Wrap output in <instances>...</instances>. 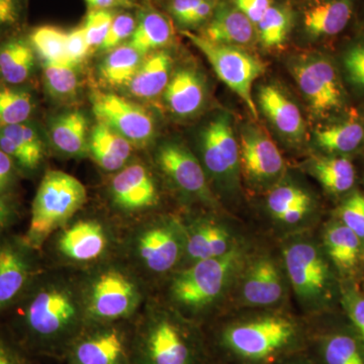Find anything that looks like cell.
Returning <instances> with one entry per match:
<instances>
[{
    "label": "cell",
    "instance_id": "10",
    "mask_svg": "<svg viewBox=\"0 0 364 364\" xmlns=\"http://www.w3.org/2000/svg\"><path fill=\"white\" fill-rule=\"evenodd\" d=\"M181 33L205 55L218 77L241 98L257 119V107L251 91L256 79L264 73V63L240 47L217 44L188 31Z\"/></svg>",
    "mask_w": 364,
    "mask_h": 364
},
{
    "label": "cell",
    "instance_id": "46",
    "mask_svg": "<svg viewBox=\"0 0 364 364\" xmlns=\"http://www.w3.org/2000/svg\"><path fill=\"white\" fill-rule=\"evenodd\" d=\"M90 50L83 26L73 28L70 33H67L66 52L69 63L77 65L85 59Z\"/></svg>",
    "mask_w": 364,
    "mask_h": 364
},
{
    "label": "cell",
    "instance_id": "55",
    "mask_svg": "<svg viewBox=\"0 0 364 364\" xmlns=\"http://www.w3.org/2000/svg\"><path fill=\"white\" fill-rule=\"evenodd\" d=\"M277 364H316L315 361L308 352L303 351L301 353L294 354L291 358L284 359V360L280 361Z\"/></svg>",
    "mask_w": 364,
    "mask_h": 364
},
{
    "label": "cell",
    "instance_id": "5",
    "mask_svg": "<svg viewBox=\"0 0 364 364\" xmlns=\"http://www.w3.org/2000/svg\"><path fill=\"white\" fill-rule=\"evenodd\" d=\"M282 259L291 291L306 315L330 312L340 301V279L321 240L306 232L282 243Z\"/></svg>",
    "mask_w": 364,
    "mask_h": 364
},
{
    "label": "cell",
    "instance_id": "29",
    "mask_svg": "<svg viewBox=\"0 0 364 364\" xmlns=\"http://www.w3.org/2000/svg\"><path fill=\"white\" fill-rule=\"evenodd\" d=\"M315 139L318 147L328 155L348 156L364 145V119L350 114L342 121L316 131Z\"/></svg>",
    "mask_w": 364,
    "mask_h": 364
},
{
    "label": "cell",
    "instance_id": "30",
    "mask_svg": "<svg viewBox=\"0 0 364 364\" xmlns=\"http://www.w3.org/2000/svg\"><path fill=\"white\" fill-rule=\"evenodd\" d=\"M172 59L169 53L158 50L142 60L135 75L128 83L131 95L138 98L156 97L170 80Z\"/></svg>",
    "mask_w": 364,
    "mask_h": 364
},
{
    "label": "cell",
    "instance_id": "12",
    "mask_svg": "<svg viewBox=\"0 0 364 364\" xmlns=\"http://www.w3.org/2000/svg\"><path fill=\"white\" fill-rule=\"evenodd\" d=\"M291 73L315 116H339L345 111L346 90L331 60L322 55L299 59L291 67Z\"/></svg>",
    "mask_w": 364,
    "mask_h": 364
},
{
    "label": "cell",
    "instance_id": "18",
    "mask_svg": "<svg viewBox=\"0 0 364 364\" xmlns=\"http://www.w3.org/2000/svg\"><path fill=\"white\" fill-rule=\"evenodd\" d=\"M183 224L186 245L182 268L225 255L244 242L234 226L215 218H196Z\"/></svg>",
    "mask_w": 364,
    "mask_h": 364
},
{
    "label": "cell",
    "instance_id": "33",
    "mask_svg": "<svg viewBox=\"0 0 364 364\" xmlns=\"http://www.w3.org/2000/svg\"><path fill=\"white\" fill-rule=\"evenodd\" d=\"M53 145L69 156H80L88 151V122L85 114L72 111L60 114L50 127Z\"/></svg>",
    "mask_w": 364,
    "mask_h": 364
},
{
    "label": "cell",
    "instance_id": "26",
    "mask_svg": "<svg viewBox=\"0 0 364 364\" xmlns=\"http://www.w3.org/2000/svg\"><path fill=\"white\" fill-rule=\"evenodd\" d=\"M255 35V26L236 6L222 4L215 9L212 20L203 37L217 44L243 46L251 44Z\"/></svg>",
    "mask_w": 364,
    "mask_h": 364
},
{
    "label": "cell",
    "instance_id": "44",
    "mask_svg": "<svg viewBox=\"0 0 364 364\" xmlns=\"http://www.w3.org/2000/svg\"><path fill=\"white\" fill-rule=\"evenodd\" d=\"M114 18V14L109 9H90L86 16L85 26H82L90 49L102 46Z\"/></svg>",
    "mask_w": 364,
    "mask_h": 364
},
{
    "label": "cell",
    "instance_id": "17",
    "mask_svg": "<svg viewBox=\"0 0 364 364\" xmlns=\"http://www.w3.org/2000/svg\"><path fill=\"white\" fill-rule=\"evenodd\" d=\"M35 252L23 238L0 235V312L11 308L39 274Z\"/></svg>",
    "mask_w": 364,
    "mask_h": 364
},
{
    "label": "cell",
    "instance_id": "11",
    "mask_svg": "<svg viewBox=\"0 0 364 364\" xmlns=\"http://www.w3.org/2000/svg\"><path fill=\"white\" fill-rule=\"evenodd\" d=\"M124 322L88 324L67 347V364H134V329Z\"/></svg>",
    "mask_w": 364,
    "mask_h": 364
},
{
    "label": "cell",
    "instance_id": "24",
    "mask_svg": "<svg viewBox=\"0 0 364 364\" xmlns=\"http://www.w3.org/2000/svg\"><path fill=\"white\" fill-rule=\"evenodd\" d=\"M355 0H318L304 11V28L313 38L343 33L353 18Z\"/></svg>",
    "mask_w": 364,
    "mask_h": 364
},
{
    "label": "cell",
    "instance_id": "31",
    "mask_svg": "<svg viewBox=\"0 0 364 364\" xmlns=\"http://www.w3.org/2000/svg\"><path fill=\"white\" fill-rule=\"evenodd\" d=\"M309 171L333 196L351 193L356 181V172L349 156L325 155L313 158Z\"/></svg>",
    "mask_w": 364,
    "mask_h": 364
},
{
    "label": "cell",
    "instance_id": "48",
    "mask_svg": "<svg viewBox=\"0 0 364 364\" xmlns=\"http://www.w3.org/2000/svg\"><path fill=\"white\" fill-rule=\"evenodd\" d=\"M0 364H32L16 339L0 333Z\"/></svg>",
    "mask_w": 364,
    "mask_h": 364
},
{
    "label": "cell",
    "instance_id": "28",
    "mask_svg": "<svg viewBox=\"0 0 364 364\" xmlns=\"http://www.w3.org/2000/svg\"><path fill=\"white\" fill-rule=\"evenodd\" d=\"M205 98L202 79L191 68L177 70L164 90V100L170 111L179 117L196 114L202 109Z\"/></svg>",
    "mask_w": 364,
    "mask_h": 364
},
{
    "label": "cell",
    "instance_id": "53",
    "mask_svg": "<svg viewBox=\"0 0 364 364\" xmlns=\"http://www.w3.org/2000/svg\"><path fill=\"white\" fill-rule=\"evenodd\" d=\"M16 208L4 195H0V232L11 226L16 219Z\"/></svg>",
    "mask_w": 364,
    "mask_h": 364
},
{
    "label": "cell",
    "instance_id": "19",
    "mask_svg": "<svg viewBox=\"0 0 364 364\" xmlns=\"http://www.w3.org/2000/svg\"><path fill=\"white\" fill-rule=\"evenodd\" d=\"M156 160L163 173L179 191L203 202L213 203L207 173L188 148L178 143L163 144L157 151Z\"/></svg>",
    "mask_w": 364,
    "mask_h": 364
},
{
    "label": "cell",
    "instance_id": "25",
    "mask_svg": "<svg viewBox=\"0 0 364 364\" xmlns=\"http://www.w3.org/2000/svg\"><path fill=\"white\" fill-rule=\"evenodd\" d=\"M258 100L261 109L282 135L299 141L305 131L303 116L296 105L275 85L260 88Z\"/></svg>",
    "mask_w": 364,
    "mask_h": 364
},
{
    "label": "cell",
    "instance_id": "14",
    "mask_svg": "<svg viewBox=\"0 0 364 364\" xmlns=\"http://www.w3.org/2000/svg\"><path fill=\"white\" fill-rule=\"evenodd\" d=\"M240 171L256 191H268L282 181L284 160L269 135L258 126L245 127L240 134Z\"/></svg>",
    "mask_w": 364,
    "mask_h": 364
},
{
    "label": "cell",
    "instance_id": "3",
    "mask_svg": "<svg viewBox=\"0 0 364 364\" xmlns=\"http://www.w3.org/2000/svg\"><path fill=\"white\" fill-rule=\"evenodd\" d=\"M249 253L243 242L225 255L176 270L169 282L170 306L195 323L207 317L231 298Z\"/></svg>",
    "mask_w": 364,
    "mask_h": 364
},
{
    "label": "cell",
    "instance_id": "34",
    "mask_svg": "<svg viewBox=\"0 0 364 364\" xmlns=\"http://www.w3.org/2000/svg\"><path fill=\"white\" fill-rule=\"evenodd\" d=\"M172 35L173 30L168 18L157 11H149L136 23L129 45L141 54H147L168 45Z\"/></svg>",
    "mask_w": 364,
    "mask_h": 364
},
{
    "label": "cell",
    "instance_id": "23",
    "mask_svg": "<svg viewBox=\"0 0 364 364\" xmlns=\"http://www.w3.org/2000/svg\"><path fill=\"white\" fill-rule=\"evenodd\" d=\"M0 150L13 158L18 169L32 172L45 156V145L37 129L26 123L0 124Z\"/></svg>",
    "mask_w": 364,
    "mask_h": 364
},
{
    "label": "cell",
    "instance_id": "20",
    "mask_svg": "<svg viewBox=\"0 0 364 364\" xmlns=\"http://www.w3.org/2000/svg\"><path fill=\"white\" fill-rule=\"evenodd\" d=\"M112 203L126 214H136L155 207L159 200L156 182L150 170L141 164L126 165L109 184Z\"/></svg>",
    "mask_w": 364,
    "mask_h": 364
},
{
    "label": "cell",
    "instance_id": "8",
    "mask_svg": "<svg viewBox=\"0 0 364 364\" xmlns=\"http://www.w3.org/2000/svg\"><path fill=\"white\" fill-rule=\"evenodd\" d=\"M183 222L173 217H160L136 228L128 242L134 265L153 277L174 273L186 253Z\"/></svg>",
    "mask_w": 364,
    "mask_h": 364
},
{
    "label": "cell",
    "instance_id": "51",
    "mask_svg": "<svg viewBox=\"0 0 364 364\" xmlns=\"http://www.w3.org/2000/svg\"><path fill=\"white\" fill-rule=\"evenodd\" d=\"M203 1V0H171L169 4L170 14L181 25H183L189 14Z\"/></svg>",
    "mask_w": 364,
    "mask_h": 364
},
{
    "label": "cell",
    "instance_id": "37",
    "mask_svg": "<svg viewBox=\"0 0 364 364\" xmlns=\"http://www.w3.org/2000/svg\"><path fill=\"white\" fill-rule=\"evenodd\" d=\"M310 203H315L311 193L291 182L279 181L270 189L267 200L268 213L277 223L293 208Z\"/></svg>",
    "mask_w": 364,
    "mask_h": 364
},
{
    "label": "cell",
    "instance_id": "38",
    "mask_svg": "<svg viewBox=\"0 0 364 364\" xmlns=\"http://www.w3.org/2000/svg\"><path fill=\"white\" fill-rule=\"evenodd\" d=\"M28 41L44 62L69 63L66 52L67 33L61 28L53 26H38L31 33Z\"/></svg>",
    "mask_w": 364,
    "mask_h": 364
},
{
    "label": "cell",
    "instance_id": "22",
    "mask_svg": "<svg viewBox=\"0 0 364 364\" xmlns=\"http://www.w3.org/2000/svg\"><path fill=\"white\" fill-rule=\"evenodd\" d=\"M310 343L316 364H364V343L350 324L320 329L315 334L309 329Z\"/></svg>",
    "mask_w": 364,
    "mask_h": 364
},
{
    "label": "cell",
    "instance_id": "32",
    "mask_svg": "<svg viewBox=\"0 0 364 364\" xmlns=\"http://www.w3.org/2000/svg\"><path fill=\"white\" fill-rule=\"evenodd\" d=\"M36 52L30 41L11 38L0 44V78L9 85H21L32 75Z\"/></svg>",
    "mask_w": 364,
    "mask_h": 364
},
{
    "label": "cell",
    "instance_id": "21",
    "mask_svg": "<svg viewBox=\"0 0 364 364\" xmlns=\"http://www.w3.org/2000/svg\"><path fill=\"white\" fill-rule=\"evenodd\" d=\"M321 243L340 280L358 282L364 273V247L358 237L334 218L325 225Z\"/></svg>",
    "mask_w": 364,
    "mask_h": 364
},
{
    "label": "cell",
    "instance_id": "35",
    "mask_svg": "<svg viewBox=\"0 0 364 364\" xmlns=\"http://www.w3.org/2000/svg\"><path fill=\"white\" fill-rule=\"evenodd\" d=\"M142 55L130 45L114 48L100 67L102 80L111 86L128 85L142 63Z\"/></svg>",
    "mask_w": 364,
    "mask_h": 364
},
{
    "label": "cell",
    "instance_id": "41",
    "mask_svg": "<svg viewBox=\"0 0 364 364\" xmlns=\"http://www.w3.org/2000/svg\"><path fill=\"white\" fill-rule=\"evenodd\" d=\"M339 304L348 318L349 324L364 343V291L358 282L340 280Z\"/></svg>",
    "mask_w": 364,
    "mask_h": 364
},
{
    "label": "cell",
    "instance_id": "6",
    "mask_svg": "<svg viewBox=\"0 0 364 364\" xmlns=\"http://www.w3.org/2000/svg\"><path fill=\"white\" fill-rule=\"evenodd\" d=\"M80 286L87 325L124 322L133 317L143 303L140 279L121 263L95 265L80 280Z\"/></svg>",
    "mask_w": 364,
    "mask_h": 364
},
{
    "label": "cell",
    "instance_id": "16",
    "mask_svg": "<svg viewBox=\"0 0 364 364\" xmlns=\"http://www.w3.org/2000/svg\"><path fill=\"white\" fill-rule=\"evenodd\" d=\"M92 111L100 123L117 132L133 146H145L154 136V119L149 112L114 93H93Z\"/></svg>",
    "mask_w": 364,
    "mask_h": 364
},
{
    "label": "cell",
    "instance_id": "40",
    "mask_svg": "<svg viewBox=\"0 0 364 364\" xmlns=\"http://www.w3.org/2000/svg\"><path fill=\"white\" fill-rule=\"evenodd\" d=\"M43 75L46 87L52 97L69 98L76 95L78 75L73 64L44 62Z\"/></svg>",
    "mask_w": 364,
    "mask_h": 364
},
{
    "label": "cell",
    "instance_id": "42",
    "mask_svg": "<svg viewBox=\"0 0 364 364\" xmlns=\"http://www.w3.org/2000/svg\"><path fill=\"white\" fill-rule=\"evenodd\" d=\"M341 65L345 79L364 97V38L347 46L342 53Z\"/></svg>",
    "mask_w": 364,
    "mask_h": 364
},
{
    "label": "cell",
    "instance_id": "27",
    "mask_svg": "<svg viewBox=\"0 0 364 364\" xmlns=\"http://www.w3.org/2000/svg\"><path fill=\"white\" fill-rule=\"evenodd\" d=\"M132 151L130 141L107 124L98 122L93 127L88 139V153L105 171L117 172L124 168Z\"/></svg>",
    "mask_w": 364,
    "mask_h": 364
},
{
    "label": "cell",
    "instance_id": "47",
    "mask_svg": "<svg viewBox=\"0 0 364 364\" xmlns=\"http://www.w3.org/2000/svg\"><path fill=\"white\" fill-rule=\"evenodd\" d=\"M23 11L25 0H0V35L20 25Z\"/></svg>",
    "mask_w": 364,
    "mask_h": 364
},
{
    "label": "cell",
    "instance_id": "45",
    "mask_svg": "<svg viewBox=\"0 0 364 364\" xmlns=\"http://www.w3.org/2000/svg\"><path fill=\"white\" fill-rule=\"evenodd\" d=\"M136 26L135 18L129 14H119L114 16L109 33L100 48L105 51H112L119 47L123 41L131 38Z\"/></svg>",
    "mask_w": 364,
    "mask_h": 364
},
{
    "label": "cell",
    "instance_id": "2",
    "mask_svg": "<svg viewBox=\"0 0 364 364\" xmlns=\"http://www.w3.org/2000/svg\"><path fill=\"white\" fill-rule=\"evenodd\" d=\"M214 344L229 364H277L309 346V328L284 308L246 309L215 329Z\"/></svg>",
    "mask_w": 364,
    "mask_h": 364
},
{
    "label": "cell",
    "instance_id": "52",
    "mask_svg": "<svg viewBox=\"0 0 364 364\" xmlns=\"http://www.w3.org/2000/svg\"><path fill=\"white\" fill-rule=\"evenodd\" d=\"M215 9V0H203L202 4L196 7L193 13L189 14L182 26H193L200 25L203 21H208L214 14Z\"/></svg>",
    "mask_w": 364,
    "mask_h": 364
},
{
    "label": "cell",
    "instance_id": "39",
    "mask_svg": "<svg viewBox=\"0 0 364 364\" xmlns=\"http://www.w3.org/2000/svg\"><path fill=\"white\" fill-rule=\"evenodd\" d=\"M255 26L260 42L265 48L282 47L291 31V11L286 6L272 4Z\"/></svg>",
    "mask_w": 364,
    "mask_h": 364
},
{
    "label": "cell",
    "instance_id": "1",
    "mask_svg": "<svg viewBox=\"0 0 364 364\" xmlns=\"http://www.w3.org/2000/svg\"><path fill=\"white\" fill-rule=\"evenodd\" d=\"M13 306L16 341L25 350L63 355L87 325L80 282L59 273H39Z\"/></svg>",
    "mask_w": 364,
    "mask_h": 364
},
{
    "label": "cell",
    "instance_id": "13",
    "mask_svg": "<svg viewBox=\"0 0 364 364\" xmlns=\"http://www.w3.org/2000/svg\"><path fill=\"white\" fill-rule=\"evenodd\" d=\"M203 169L222 191L236 193L240 182V150L235 138L231 119L221 114L203 133Z\"/></svg>",
    "mask_w": 364,
    "mask_h": 364
},
{
    "label": "cell",
    "instance_id": "4",
    "mask_svg": "<svg viewBox=\"0 0 364 364\" xmlns=\"http://www.w3.org/2000/svg\"><path fill=\"white\" fill-rule=\"evenodd\" d=\"M134 364H208L202 332L172 306H151L134 329Z\"/></svg>",
    "mask_w": 364,
    "mask_h": 364
},
{
    "label": "cell",
    "instance_id": "9",
    "mask_svg": "<svg viewBox=\"0 0 364 364\" xmlns=\"http://www.w3.org/2000/svg\"><path fill=\"white\" fill-rule=\"evenodd\" d=\"M291 286L282 258L250 252L235 284L233 298L243 309L284 308Z\"/></svg>",
    "mask_w": 364,
    "mask_h": 364
},
{
    "label": "cell",
    "instance_id": "56",
    "mask_svg": "<svg viewBox=\"0 0 364 364\" xmlns=\"http://www.w3.org/2000/svg\"><path fill=\"white\" fill-rule=\"evenodd\" d=\"M363 23H364V18H363Z\"/></svg>",
    "mask_w": 364,
    "mask_h": 364
},
{
    "label": "cell",
    "instance_id": "57",
    "mask_svg": "<svg viewBox=\"0 0 364 364\" xmlns=\"http://www.w3.org/2000/svg\"><path fill=\"white\" fill-rule=\"evenodd\" d=\"M208 364H210V363H208Z\"/></svg>",
    "mask_w": 364,
    "mask_h": 364
},
{
    "label": "cell",
    "instance_id": "15",
    "mask_svg": "<svg viewBox=\"0 0 364 364\" xmlns=\"http://www.w3.org/2000/svg\"><path fill=\"white\" fill-rule=\"evenodd\" d=\"M112 246L109 226L97 219L68 222L57 231L55 252L68 264H97L105 259Z\"/></svg>",
    "mask_w": 364,
    "mask_h": 364
},
{
    "label": "cell",
    "instance_id": "36",
    "mask_svg": "<svg viewBox=\"0 0 364 364\" xmlns=\"http://www.w3.org/2000/svg\"><path fill=\"white\" fill-rule=\"evenodd\" d=\"M18 86H0V124L26 123L35 111L31 91Z\"/></svg>",
    "mask_w": 364,
    "mask_h": 364
},
{
    "label": "cell",
    "instance_id": "49",
    "mask_svg": "<svg viewBox=\"0 0 364 364\" xmlns=\"http://www.w3.org/2000/svg\"><path fill=\"white\" fill-rule=\"evenodd\" d=\"M234 4L254 26L259 23L268 9L272 6V0H234Z\"/></svg>",
    "mask_w": 364,
    "mask_h": 364
},
{
    "label": "cell",
    "instance_id": "43",
    "mask_svg": "<svg viewBox=\"0 0 364 364\" xmlns=\"http://www.w3.org/2000/svg\"><path fill=\"white\" fill-rule=\"evenodd\" d=\"M336 219L350 229L364 247V195L352 191L337 210Z\"/></svg>",
    "mask_w": 364,
    "mask_h": 364
},
{
    "label": "cell",
    "instance_id": "54",
    "mask_svg": "<svg viewBox=\"0 0 364 364\" xmlns=\"http://www.w3.org/2000/svg\"><path fill=\"white\" fill-rule=\"evenodd\" d=\"M90 9H109L114 7L134 6L133 0H85Z\"/></svg>",
    "mask_w": 364,
    "mask_h": 364
},
{
    "label": "cell",
    "instance_id": "7",
    "mask_svg": "<svg viewBox=\"0 0 364 364\" xmlns=\"http://www.w3.org/2000/svg\"><path fill=\"white\" fill-rule=\"evenodd\" d=\"M86 198L85 186L76 177L60 170L46 172L33 200L30 226L23 240L39 251L53 234L70 222Z\"/></svg>",
    "mask_w": 364,
    "mask_h": 364
},
{
    "label": "cell",
    "instance_id": "50",
    "mask_svg": "<svg viewBox=\"0 0 364 364\" xmlns=\"http://www.w3.org/2000/svg\"><path fill=\"white\" fill-rule=\"evenodd\" d=\"M18 167L13 158L0 150V195L6 196L16 181Z\"/></svg>",
    "mask_w": 364,
    "mask_h": 364
}]
</instances>
